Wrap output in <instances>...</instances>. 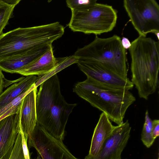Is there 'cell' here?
Returning a JSON list of instances; mask_svg holds the SVG:
<instances>
[{"label":"cell","instance_id":"1","mask_svg":"<svg viewBox=\"0 0 159 159\" xmlns=\"http://www.w3.org/2000/svg\"><path fill=\"white\" fill-rule=\"evenodd\" d=\"M39 86L36 100L37 123L54 137L63 140L69 116L77 104L66 101L57 74Z\"/></svg>","mask_w":159,"mask_h":159},{"label":"cell","instance_id":"2","mask_svg":"<svg viewBox=\"0 0 159 159\" xmlns=\"http://www.w3.org/2000/svg\"><path fill=\"white\" fill-rule=\"evenodd\" d=\"M131 59V81L140 98L146 100L158 85L159 42L139 36L129 48Z\"/></svg>","mask_w":159,"mask_h":159},{"label":"cell","instance_id":"3","mask_svg":"<svg viewBox=\"0 0 159 159\" xmlns=\"http://www.w3.org/2000/svg\"><path fill=\"white\" fill-rule=\"evenodd\" d=\"M73 91L118 125L124 122L127 110L136 100L129 90L102 84L88 78L76 84Z\"/></svg>","mask_w":159,"mask_h":159},{"label":"cell","instance_id":"4","mask_svg":"<svg viewBox=\"0 0 159 159\" xmlns=\"http://www.w3.org/2000/svg\"><path fill=\"white\" fill-rule=\"evenodd\" d=\"M59 22L39 26L19 27L0 36V61L13 56L52 45L63 35Z\"/></svg>","mask_w":159,"mask_h":159},{"label":"cell","instance_id":"5","mask_svg":"<svg viewBox=\"0 0 159 159\" xmlns=\"http://www.w3.org/2000/svg\"><path fill=\"white\" fill-rule=\"evenodd\" d=\"M74 55L79 60L99 62L121 76L128 78L126 49L117 35L105 38L96 35L93 41L78 49Z\"/></svg>","mask_w":159,"mask_h":159},{"label":"cell","instance_id":"6","mask_svg":"<svg viewBox=\"0 0 159 159\" xmlns=\"http://www.w3.org/2000/svg\"><path fill=\"white\" fill-rule=\"evenodd\" d=\"M71 11L67 25L74 32L97 35L111 31L116 24L117 12L107 4L97 3L86 9Z\"/></svg>","mask_w":159,"mask_h":159},{"label":"cell","instance_id":"7","mask_svg":"<svg viewBox=\"0 0 159 159\" xmlns=\"http://www.w3.org/2000/svg\"><path fill=\"white\" fill-rule=\"evenodd\" d=\"M124 8L139 36L159 32V5L155 0H124Z\"/></svg>","mask_w":159,"mask_h":159},{"label":"cell","instance_id":"8","mask_svg":"<svg viewBox=\"0 0 159 159\" xmlns=\"http://www.w3.org/2000/svg\"><path fill=\"white\" fill-rule=\"evenodd\" d=\"M28 148H34L41 159H79L75 157L63 142L54 137L37 123L27 141Z\"/></svg>","mask_w":159,"mask_h":159},{"label":"cell","instance_id":"9","mask_svg":"<svg viewBox=\"0 0 159 159\" xmlns=\"http://www.w3.org/2000/svg\"><path fill=\"white\" fill-rule=\"evenodd\" d=\"M77 64L87 78L101 84L129 90L134 87L129 78L121 76L99 62L79 60Z\"/></svg>","mask_w":159,"mask_h":159},{"label":"cell","instance_id":"10","mask_svg":"<svg viewBox=\"0 0 159 159\" xmlns=\"http://www.w3.org/2000/svg\"><path fill=\"white\" fill-rule=\"evenodd\" d=\"M131 130L128 120L115 126L98 154L90 159H121V154L127 143Z\"/></svg>","mask_w":159,"mask_h":159},{"label":"cell","instance_id":"11","mask_svg":"<svg viewBox=\"0 0 159 159\" xmlns=\"http://www.w3.org/2000/svg\"><path fill=\"white\" fill-rule=\"evenodd\" d=\"M19 116V110L0 120V159H9L11 155L20 131Z\"/></svg>","mask_w":159,"mask_h":159},{"label":"cell","instance_id":"12","mask_svg":"<svg viewBox=\"0 0 159 159\" xmlns=\"http://www.w3.org/2000/svg\"><path fill=\"white\" fill-rule=\"evenodd\" d=\"M37 92V87H35L24 97L20 104V129L27 141L37 124L36 100Z\"/></svg>","mask_w":159,"mask_h":159},{"label":"cell","instance_id":"13","mask_svg":"<svg viewBox=\"0 0 159 159\" xmlns=\"http://www.w3.org/2000/svg\"><path fill=\"white\" fill-rule=\"evenodd\" d=\"M51 45L30 50L1 60L0 68L7 72L17 73L19 70L36 60Z\"/></svg>","mask_w":159,"mask_h":159},{"label":"cell","instance_id":"14","mask_svg":"<svg viewBox=\"0 0 159 159\" xmlns=\"http://www.w3.org/2000/svg\"><path fill=\"white\" fill-rule=\"evenodd\" d=\"M115 127L107 115L102 112L94 129L89 154L84 159H91L98 154L104 142Z\"/></svg>","mask_w":159,"mask_h":159},{"label":"cell","instance_id":"15","mask_svg":"<svg viewBox=\"0 0 159 159\" xmlns=\"http://www.w3.org/2000/svg\"><path fill=\"white\" fill-rule=\"evenodd\" d=\"M61 58V57H55L53 48L51 45L36 60L19 70L17 73L25 76L45 75L56 67Z\"/></svg>","mask_w":159,"mask_h":159},{"label":"cell","instance_id":"16","mask_svg":"<svg viewBox=\"0 0 159 159\" xmlns=\"http://www.w3.org/2000/svg\"><path fill=\"white\" fill-rule=\"evenodd\" d=\"M38 80L36 75L22 77L0 94V110L13 100L29 90Z\"/></svg>","mask_w":159,"mask_h":159},{"label":"cell","instance_id":"17","mask_svg":"<svg viewBox=\"0 0 159 159\" xmlns=\"http://www.w3.org/2000/svg\"><path fill=\"white\" fill-rule=\"evenodd\" d=\"M20 0H0V36L12 17L15 7Z\"/></svg>","mask_w":159,"mask_h":159},{"label":"cell","instance_id":"18","mask_svg":"<svg viewBox=\"0 0 159 159\" xmlns=\"http://www.w3.org/2000/svg\"><path fill=\"white\" fill-rule=\"evenodd\" d=\"M79 59L74 55L69 57H61L59 63L52 70L45 75L38 76L37 80L35 84V87H37L45 80L69 66L77 63Z\"/></svg>","mask_w":159,"mask_h":159},{"label":"cell","instance_id":"19","mask_svg":"<svg viewBox=\"0 0 159 159\" xmlns=\"http://www.w3.org/2000/svg\"><path fill=\"white\" fill-rule=\"evenodd\" d=\"M35 87L34 85L29 90L16 98L0 110V120L7 116L16 113L19 111L20 104L24 97Z\"/></svg>","mask_w":159,"mask_h":159},{"label":"cell","instance_id":"20","mask_svg":"<svg viewBox=\"0 0 159 159\" xmlns=\"http://www.w3.org/2000/svg\"><path fill=\"white\" fill-rule=\"evenodd\" d=\"M152 120L147 110L145 116V121L141 133V140L143 144L148 148H150L155 140L152 135Z\"/></svg>","mask_w":159,"mask_h":159},{"label":"cell","instance_id":"21","mask_svg":"<svg viewBox=\"0 0 159 159\" xmlns=\"http://www.w3.org/2000/svg\"><path fill=\"white\" fill-rule=\"evenodd\" d=\"M96 0H66L67 6L71 10L86 9L97 3Z\"/></svg>","mask_w":159,"mask_h":159},{"label":"cell","instance_id":"22","mask_svg":"<svg viewBox=\"0 0 159 159\" xmlns=\"http://www.w3.org/2000/svg\"><path fill=\"white\" fill-rule=\"evenodd\" d=\"M9 159H25L22 147V136L19 132Z\"/></svg>","mask_w":159,"mask_h":159},{"label":"cell","instance_id":"23","mask_svg":"<svg viewBox=\"0 0 159 159\" xmlns=\"http://www.w3.org/2000/svg\"><path fill=\"white\" fill-rule=\"evenodd\" d=\"M20 132L22 136V147L25 159H30L29 148L27 145V141L25 139L22 131H20Z\"/></svg>","mask_w":159,"mask_h":159},{"label":"cell","instance_id":"24","mask_svg":"<svg viewBox=\"0 0 159 159\" xmlns=\"http://www.w3.org/2000/svg\"><path fill=\"white\" fill-rule=\"evenodd\" d=\"M152 135L155 139L159 135V120L155 119L152 120Z\"/></svg>","mask_w":159,"mask_h":159},{"label":"cell","instance_id":"25","mask_svg":"<svg viewBox=\"0 0 159 159\" xmlns=\"http://www.w3.org/2000/svg\"><path fill=\"white\" fill-rule=\"evenodd\" d=\"M121 43L123 48L125 49H129L131 45V43L129 39L125 37H123L121 39Z\"/></svg>","mask_w":159,"mask_h":159},{"label":"cell","instance_id":"26","mask_svg":"<svg viewBox=\"0 0 159 159\" xmlns=\"http://www.w3.org/2000/svg\"><path fill=\"white\" fill-rule=\"evenodd\" d=\"M5 78L2 70L0 68V94L2 92L5 86Z\"/></svg>","mask_w":159,"mask_h":159},{"label":"cell","instance_id":"27","mask_svg":"<svg viewBox=\"0 0 159 159\" xmlns=\"http://www.w3.org/2000/svg\"><path fill=\"white\" fill-rule=\"evenodd\" d=\"M39 159V158H37V159Z\"/></svg>","mask_w":159,"mask_h":159},{"label":"cell","instance_id":"28","mask_svg":"<svg viewBox=\"0 0 159 159\" xmlns=\"http://www.w3.org/2000/svg\"></svg>","mask_w":159,"mask_h":159}]
</instances>
